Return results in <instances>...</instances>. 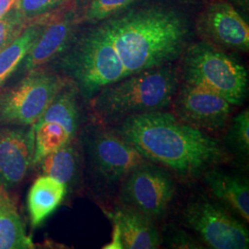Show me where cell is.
Wrapping results in <instances>:
<instances>
[{"label": "cell", "mask_w": 249, "mask_h": 249, "mask_svg": "<svg viewBox=\"0 0 249 249\" xmlns=\"http://www.w3.org/2000/svg\"><path fill=\"white\" fill-rule=\"evenodd\" d=\"M113 223V231H112V239L111 241L105 245L103 248L104 249H124L123 242H122V236L121 231L119 229L118 224L115 221H111Z\"/></svg>", "instance_id": "4316f807"}, {"label": "cell", "mask_w": 249, "mask_h": 249, "mask_svg": "<svg viewBox=\"0 0 249 249\" xmlns=\"http://www.w3.org/2000/svg\"><path fill=\"white\" fill-rule=\"evenodd\" d=\"M16 1H18V0H14V2H16Z\"/></svg>", "instance_id": "f1b7e54d"}, {"label": "cell", "mask_w": 249, "mask_h": 249, "mask_svg": "<svg viewBox=\"0 0 249 249\" xmlns=\"http://www.w3.org/2000/svg\"><path fill=\"white\" fill-rule=\"evenodd\" d=\"M64 0H18L13 6L27 18L37 17L53 7L59 5Z\"/></svg>", "instance_id": "d4e9b609"}, {"label": "cell", "mask_w": 249, "mask_h": 249, "mask_svg": "<svg viewBox=\"0 0 249 249\" xmlns=\"http://www.w3.org/2000/svg\"><path fill=\"white\" fill-rule=\"evenodd\" d=\"M225 145L243 162L249 155V111L243 110L231 119L225 137Z\"/></svg>", "instance_id": "7402d4cb"}, {"label": "cell", "mask_w": 249, "mask_h": 249, "mask_svg": "<svg viewBox=\"0 0 249 249\" xmlns=\"http://www.w3.org/2000/svg\"><path fill=\"white\" fill-rule=\"evenodd\" d=\"M64 53L61 68L84 98L126 78L103 25L74 39Z\"/></svg>", "instance_id": "277c9868"}, {"label": "cell", "mask_w": 249, "mask_h": 249, "mask_svg": "<svg viewBox=\"0 0 249 249\" xmlns=\"http://www.w3.org/2000/svg\"><path fill=\"white\" fill-rule=\"evenodd\" d=\"M14 4V0H0V18L9 11Z\"/></svg>", "instance_id": "83f0119b"}, {"label": "cell", "mask_w": 249, "mask_h": 249, "mask_svg": "<svg viewBox=\"0 0 249 249\" xmlns=\"http://www.w3.org/2000/svg\"><path fill=\"white\" fill-rule=\"evenodd\" d=\"M68 187L54 178L43 175L30 188L27 205L33 226H39L61 205Z\"/></svg>", "instance_id": "2e32d148"}, {"label": "cell", "mask_w": 249, "mask_h": 249, "mask_svg": "<svg viewBox=\"0 0 249 249\" xmlns=\"http://www.w3.org/2000/svg\"><path fill=\"white\" fill-rule=\"evenodd\" d=\"M203 177L214 197L244 223H249V179L214 167L206 171Z\"/></svg>", "instance_id": "5bb4252c"}, {"label": "cell", "mask_w": 249, "mask_h": 249, "mask_svg": "<svg viewBox=\"0 0 249 249\" xmlns=\"http://www.w3.org/2000/svg\"><path fill=\"white\" fill-rule=\"evenodd\" d=\"M27 19L13 5L0 18V51L17 38L25 29Z\"/></svg>", "instance_id": "603a6c76"}, {"label": "cell", "mask_w": 249, "mask_h": 249, "mask_svg": "<svg viewBox=\"0 0 249 249\" xmlns=\"http://www.w3.org/2000/svg\"><path fill=\"white\" fill-rule=\"evenodd\" d=\"M85 146L93 169L109 183L118 182L133 170L150 162L114 130L103 126H90L85 137Z\"/></svg>", "instance_id": "9c48e42d"}, {"label": "cell", "mask_w": 249, "mask_h": 249, "mask_svg": "<svg viewBox=\"0 0 249 249\" xmlns=\"http://www.w3.org/2000/svg\"><path fill=\"white\" fill-rule=\"evenodd\" d=\"M102 25L126 78L173 62L184 51L189 34L182 14L157 7L132 10Z\"/></svg>", "instance_id": "7a4b0ae2"}, {"label": "cell", "mask_w": 249, "mask_h": 249, "mask_svg": "<svg viewBox=\"0 0 249 249\" xmlns=\"http://www.w3.org/2000/svg\"><path fill=\"white\" fill-rule=\"evenodd\" d=\"M166 245L170 249H203V247L188 232L180 229L171 227L165 237Z\"/></svg>", "instance_id": "484cf974"}, {"label": "cell", "mask_w": 249, "mask_h": 249, "mask_svg": "<svg viewBox=\"0 0 249 249\" xmlns=\"http://www.w3.org/2000/svg\"><path fill=\"white\" fill-rule=\"evenodd\" d=\"M175 195L176 184L171 175L149 162L128 174L121 189L124 206L153 222L164 217Z\"/></svg>", "instance_id": "ba28073f"}, {"label": "cell", "mask_w": 249, "mask_h": 249, "mask_svg": "<svg viewBox=\"0 0 249 249\" xmlns=\"http://www.w3.org/2000/svg\"><path fill=\"white\" fill-rule=\"evenodd\" d=\"M205 30L220 45L249 51V25L228 3L217 2L209 7L205 14Z\"/></svg>", "instance_id": "7c38bea8"}, {"label": "cell", "mask_w": 249, "mask_h": 249, "mask_svg": "<svg viewBox=\"0 0 249 249\" xmlns=\"http://www.w3.org/2000/svg\"><path fill=\"white\" fill-rule=\"evenodd\" d=\"M65 86L58 75L38 70L30 71L0 96V122L34 125Z\"/></svg>", "instance_id": "8992f818"}, {"label": "cell", "mask_w": 249, "mask_h": 249, "mask_svg": "<svg viewBox=\"0 0 249 249\" xmlns=\"http://www.w3.org/2000/svg\"><path fill=\"white\" fill-rule=\"evenodd\" d=\"M147 160L184 178H195L226 160L223 145L162 111L127 116L114 129Z\"/></svg>", "instance_id": "6da1fadb"}, {"label": "cell", "mask_w": 249, "mask_h": 249, "mask_svg": "<svg viewBox=\"0 0 249 249\" xmlns=\"http://www.w3.org/2000/svg\"><path fill=\"white\" fill-rule=\"evenodd\" d=\"M183 77L188 85L214 92L233 107L242 105L248 96L249 74L246 68L208 43L187 48Z\"/></svg>", "instance_id": "5b68a950"}, {"label": "cell", "mask_w": 249, "mask_h": 249, "mask_svg": "<svg viewBox=\"0 0 249 249\" xmlns=\"http://www.w3.org/2000/svg\"><path fill=\"white\" fill-rule=\"evenodd\" d=\"M0 187H1V186H0Z\"/></svg>", "instance_id": "f546056e"}, {"label": "cell", "mask_w": 249, "mask_h": 249, "mask_svg": "<svg viewBox=\"0 0 249 249\" xmlns=\"http://www.w3.org/2000/svg\"><path fill=\"white\" fill-rule=\"evenodd\" d=\"M39 163L43 175L54 178L69 187L79 173L80 156L72 142H70L46 155Z\"/></svg>", "instance_id": "ffe728a7"}, {"label": "cell", "mask_w": 249, "mask_h": 249, "mask_svg": "<svg viewBox=\"0 0 249 249\" xmlns=\"http://www.w3.org/2000/svg\"><path fill=\"white\" fill-rule=\"evenodd\" d=\"M106 214L118 224L124 249H159L162 244V236L153 221L136 210L124 206Z\"/></svg>", "instance_id": "9a60e30c"}, {"label": "cell", "mask_w": 249, "mask_h": 249, "mask_svg": "<svg viewBox=\"0 0 249 249\" xmlns=\"http://www.w3.org/2000/svg\"><path fill=\"white\" fill-rule=\"evenodd\" d=\"M183 220L209 249H249L245 223L221 203L197 198L186 206Z\"/></svg>", "instance_id": "52a82bcc"}, {"label": "cell", "mask_w": 249, "mask_h": 249, "mask_svg": "<svg viewBox=\"0 0 249 249\" xmlns=\"http://www.w3.org/2000/svg\"><path fill=\"white\" fill-rule=\"evenodd\" d=\"M18 210L4 187H0V249H35Z\"/></svg>", "instance_id": "e0dca14e"}, {"label": "cell", "mask_w": 249, "mask_h": 249, "mask_svg": "<svg viewBox=\"0 0 249 249\" xmlns=\"http://www.w3.org/2000/svg\"><path fill=\"white\" fill-rule=\"evenodd\" d=\"M54 121L62 124L71 136L76 137L80 128V115L76 90L63 88L37 121Z\"/></svg>", "instance_id": "d6986e66"}, {"label": "cell", "mask_w": 249, "mask_h": 249, "mask_svg": "<svg viewBox=\"0 0 249 249\" xmlns=\"http://www.w3.org/2000/svg\"><path fill=\"white\" fill-rule=\"evenodd\" d=\"M178 75L168 65L139 72L110 84L91 100L95 114L104 121L162 111L178 93Z\"/></svg>", "instance_id": "3957f363"}, {"label": "cell", "mask_w": 249, "mask_h": 249, "mask_svg": "<svg viewBox=\"0 0 249 249\" xmlns=\"http://www.w3.org/2000/svg\"><path fill=\"white\" fill-rule=\"evenodd\" d=\"M34 127L36 134L34 165L38 164L46 155L73 141L66 128L57 122L39 121L34 124Z\"/></svg>", "instance_id": "44dd1931"}, {"label": "cell", "mask_w": 249, "mask_h": 249, "mask_svg": "<svg viewBox=\"0 0 249 249\" xmlns=\"http://www.w3.org/2000/svg\"><path fill=\"white\" fill-rule=\"evenodd\" d=\"M76 19L71 13L52 22L45 28L24 58V67L32 71L52 61L64 53L74 40Z\"/></svg>", "instance_id": "4fadbf2b"}, {"label": "cell", "mask_w": 249, "mask_h": 249, "mask_svg": "<svg viewBox=\"0 0 249 249\" xmlns=\"http://www.w3.org/2000/svg\"><path fill=\"white\" fill-rule=\"evenodd\" d=\"M46 19L39 18L28 24L19 36L0 51V87L24 60L45 28Z\"/></svg>", "instance_id": "ac0fdd59"}, {"label": "cell", "mask_w": 249, "mask_h": 249, "mask_svg": "<svg viewBox=\"0 0 249 249\" xmlns=\"http://www.w3.org/2000/svg\"><path fill=\"white\" fill-rule=\"evenodd\" d=\"M175 98V116L197 129L212 132L226 126L233 107L222 96L187 83Z\"/></svg>", "instance_id": "30bf717a"}, {"label": "cell", "mask_w": 249, "mask_h": 249, "mask_svg": "<svg viewBox=\"0 0 249 249\" xmlns=\"http://www.w3.org/2000/svg\"><path fill=\"white\" fill-rule=\"evenodd\" d=\"M136 0H91L84 18L88 21H101L126 9Z\"/></svg>", "instance_id": "cb8c5ba5"}, {"label": "cell", "mask_w": 249, "mask_h": 249, "mask_svg": "<svg viewBox=\"0 0 249 249\" xmlns=\"http://www.w3.org/2000/svg\"><path fill=\"white\" fill-rule=\"evenodd\" d=\"M34 125L0 126V186L16 187L33 165L36 146Z\"/></svg>", "instance_id": "8fae6325"}]
</instances>
